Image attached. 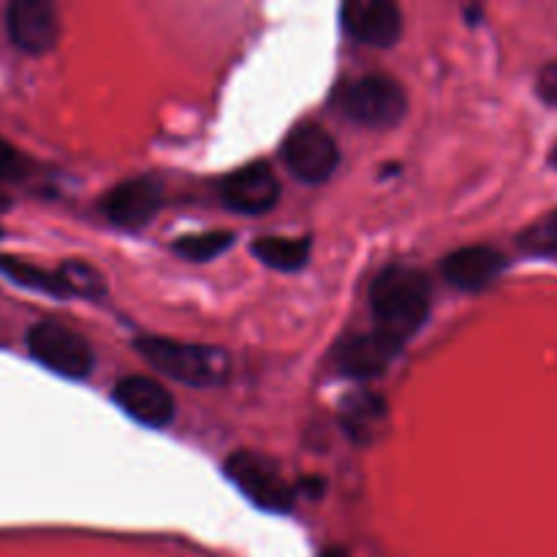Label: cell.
I'll return each instance as SVG.
<instances>
[{
	"label": "cell",
	"instance_id": "cell-8",
	"mask_svg": "<svg viewBox=\"0 0 557 557\" xmlns=\"http://www.w3.org/2000/svg\"><path fill=\"white\" fill-rule=\"evenodd\" d=\"M281 185L270 163L256 161L237 169L221 183V199L228 210L239 215H261L277 205Z\"/></svg>",
	"mask_w": 557,
	"mask_h": 557
},
{
	"label": "cell",
	"instance_id": "cell-5",
	"mask_svg": "<svg viewBox=\"0 0 557 557\" xmlns=\"http://www.w3.org/2000/svg\"><path fill=\"white\" fill-rule=\"evenodd\" d=\"M27 348L33 359L49 368L52 373L65 379H85L90 375L96 357H92L90 343L74 330L60 324H36L27 332Z\"/></svg>",
	"mask_w": 557,
	"mask_h": 557
},
{
	"label": "cell",
	"instance_id": "cell-24",
	"mask_svg": "<svg viewBox=\"0 0 557 557\" xmlns=\"http://www.w3.org/2000/svg\"><path fill=\"white\" fill-rule=\"evenodd\" d=\"M0 234H3V228H0Z\"/></svg>",
	"mask_w": 557,
	"mask_h": 557
},
{
	"label": "cell",
	"instance_id": "cell-15",
	"mask_svg": "<svg viewBox=\"0 0 557 557\" xmlns=\"http://www.w3.org/2000/svg\"><path fill=\"white\" fill-rule=\"evenodd\" d=\"M386 406L381 397L370 395V392H357L343 403V428L351 433L354 441L368 444L373 438L375 430L384 424Z\"/></svg>",
	"mask_w": 557,
	"mask_h": 557
},
{
	"label": "cell",
	"instance_id": "cell-1",
	"mask_svg": "<svg viewBox=\"0 0 557 557\" xmlns=\"http://www.w3.org/2000/svg\"><path fill=\"white\" fill-rule=\"evenodd\" d=\"M370 308H373L375 335L403 348L428 321L430 283L411 267L392 264L370 286Z\"/></svg>",
	"mask_w": 557,
	"mask_h": 557
},
{
	"label": "cell",
	"instance_id": "cell-10",
	"mask_svg": "<svg viewBox=\"0 0 557 557\" xmlns=\"http://www.w3.org/2000/svg\"><path fill=\"white\" fill-rule=\"evenodd\" d=\"M163 188L158 180L152 177H134L125 183L114 185L101 201V210L109 223L125 228L145 226L152 221L158 210H161Z\"/></svg>",
	"mask_w": 557,
	"mask_h": 557
},
{
	"label": "cell",
	"instance_id": "cell-11",
	"mask_svg": "<svg viewBox=\"0 0 557 557\" xmlns=\"http://www.w3.org/2000/svg\"><path fill=\"white\" fill-rule=\"evenodd\" d=\"M509 267L506 256L490 245H468L441 261V275L460 292H482L493 286Z\"/></svg>",
	"mask_w": 557,
	"mask_h": 557
},
{
	"label": "cell",
	"instance_id": "cell-6",
	"mask_svg": "<svg viewBox=\"0 0 557 557\" xmlns=\"http://www.w3.org/2000/svg\"><path fill=\"white\" fill-rule=\"evenodd\" d=\"M283 161L288 172L310 185L326 183L341 163L335 139L321 125L302 123L283 141Z\"/></svg>",
	"mask_w": 557,
	"mask_h": 557
},
{
	"label": "cell",
	"instance_id": "cell-17",
	"mask_svg": "<svg viewBox=\"0 0 557 557\" xmlns=\"http://www.w3.org/2000/svg\"><path fill=\"white\" fill-rule=\"evenodd\" d=\"M237 243L234 232H205V234H188V237H180L174 243V253L185 261H212L215 256L226 253L232 245Z\"/></svg>",
	"mask_w": 557,
	"mask_h": 557
},
{
	"label": "cell",
	"instance_id": "cell-13",
	"mask_svg": "<svg viewBox=\"0 0 557 557\" xmlns=\"http://www.w3.org/2000/svg\"><path fill=\"white\" fill-rule=\"evenodd\" d=\"M397 354H400V348L392 346L389 341H384V337L375 335V332H368V335L346 337V341L335 348V364L343 375H348V379L370 381L384 375Z\"/></svg>",
	"mask_w": 557,
	"mask_h": 557
},
{
	"label": "cell",
	"instance_id": "cell-19",
	"mask_svg": "<svg viewBox=\"0 0 557 557\" xmlns=\"http://www.w3.org/2000/svg\"><path fill=\"white\" fill-rule=\"evenodd\" d=\"M520 245L528 253L553 256V259H557V210L533 223L531 228H525L520 234Z\"/></svg>",
	"mask_w": 557,
	"mask_h": 557
},
{
	"label": "cell",
	"instance_id": "cell-23",
	"mask_svg": "<svg viewBox=\"0 0 557 557\" xmlns=\"http://www.w3.org/2000/svg\"><path fill=\"white\" fill-rule=\"evenodd\" d=\"M553 166L557 169V147H555V152H553Z\"/></svg>",
	"mask_w": 557,
	"mask_h": 557
},
{
	"label": "cell",
	"instance_id": "cell-12",
	"mask_svg": "<svg viewBox=\"0 0 557 557\" xmlns=\"http://www.w3.org/2000/svg\"><path fill=\"white\" fill-rule=\"evenodd\" d=\"M114 403L147 428H166L174 419V397L147 375H128L117 381Z\"/></svg>",
	"mask_w": 557,
	"mask_h": 557
},
{
	"label": "cell",
	"instance_id": "cell-20",
	"mask_svg": "<svg viewBox=\"0 0 557 557\" xmlns=\"http://www.w3.org/2000/svg\"><path fill=\"white\" fill-rule=\"evenodd\" d=\"M20 172H22L20 152H16L9 141L0 139V212L9 210L11 207V199H9V194L3 190V185L20 177Z\"/></svg>",
	"mask_w": 557,
	"mask_h": 557
},
{
	"label": "cell",
	"instance_id": "cell-22",
	"mask_svg": "<svg viewBox=\"0 0 557 557\" xmlns=\"http://www.w3.org/2000/svg\"><path fill=\"white\" fill-rule=\"evenodd\" d=\"M321 557H348V555L343 553V549H337V547H330V549H324V553H321Z\"/></svg>",
	"mask_w": 557,
	"mask_h": 557
},
{
	"label": "cell",
	"instance_id": "cell-16",
	"mask_svg": "<svg viewBox=\"0 0 557 557\" xmlns=\"http://www.w3.org/2000/svg\"><path fill=\"white\" fill-rule=\"evenodd\" d=\"M0 272H3L5 277H11L14 283H20V286L52 294V297H69V292H65L58 272L38 270V267L27 264V261H20V259H11V256H0Z\"/></svg>",
	"mask_w": 557,
	"mask_h": 557
},
{
	"label": "cell",
	"instance_id": "cell-2",
	"mask_svg": "<svg viewBox=\"0 0 557 557\" xmlns=\"http://www.w3.org/2000/svg\"><path fill=\"white\" fill-rule=\"evenodd\" d=\"M136 351L169 379L188 386H218L232 375V359L212 346H194L172 337H139Z\"/></svg>",
	"mask_w": 557,
	"mask_h": 557
},
{
	"label": "cell",
	"instance_id": "cell-4",
	"mask_svg": "<svg viewBox=\"0 0 557 557\" xmlns=\"http://www.w3.org/2000/svg\"><path fill=\"white\" fill-rule=\"evenodd\" d=\"M226 473L259 509L288 511L294 506V487L286 482L281 468L264 455L234 451L226 460Z\"/></svg>",
	"mask_w": 557,
	"mask_h": 557
},
{
	"label": "cell",
	"instance_id": "cell-21",
	"mask_svg": "<svg viewBox=\"0 0 557 557\" xmlns=\"http://www.w3.org/2000/svg\"><path fill=\"white\" fill-rule=\"evenodd\" d=\"M536 90H539V96H542L544 103L557 107V60L544 65L542 74H539V79H536Z\"/></svg>",
	"mask_w": 557,
	"mask_h": 557
},
{
	"label": "cell",
	"instance_id": "cell-9",
	"mask_svg": "<svg viewBox=\"0 0 557 557\" xmlns=\"http://www.w3.org/2000/svg\"><path fill=\"white\" fill-rule=\"evenodd\" d=\"M348 36L368 47H392L403 33L400 5L392 0H348L341 9Z\"/></svg>",
	"mask_w": 557,
	"mask_h": 557
},
{
	"label": "cell",
	"instance_id": "cell-14",
	"mask_svg": "<svg viewBox=\"0 0 557 557\" xmlns=\"http://www.w3.org/2000/svg\"><path fill=\"white\" fill-rule=\"evenodd\" d=\"M253 256L277 272H297L308 264L310 259V239L308 237H261L253 243Z\"/></svg>",
	"mask_w": 557,
	"mask_h": 557
},
{
	"label": "cell",
	"instance_id": "cell-18",
	"mask_svg": "<svg viewBox=\"0 0 557 557\" xmlns=\"http://www.w3.org/2000/svg\"><path fill=\"white\" fill-rule=\"evenodd\" d=\"M60 281H63L65 292L76 294V297L85 299H98L107 294V281L101 277V272L96 267L85 264V261H65L58 270Z\"/></svg>",
	"mask_w": 557,
	"mask_h": 557
},
{
	"label": "cell",
	"instance_id": "cell-7",
	"mask_svg": "<svg viewBox=\"0 0 557 557\" xmlns=\"http://www.w3.org/2000/svg\"><path fill=\"white\" fill-rule=\"evenodd\" d=\"M5 27L16 49L27 54H44L58 44V11L47 0H14L5 11Z\"/></svg>",
	"mask_w": 557,
	"mask_h": 557
},
{
	"label": "cell",
	"instance_id": "cell-3",
	"mask_svg": "<svg viewBox=\"0 0 557 557\" xmlns=\"http://www.w3.org/2000/svg\"><path fill=\"white\" fill-rule=\"evenodd\" d=\"M341 109L364 128H392L406 117L408 98L392 76L368 74L343 87Z\"/></svg>",
	"mask_w": 557,
	"mask_h": 557
}]
</instances>
